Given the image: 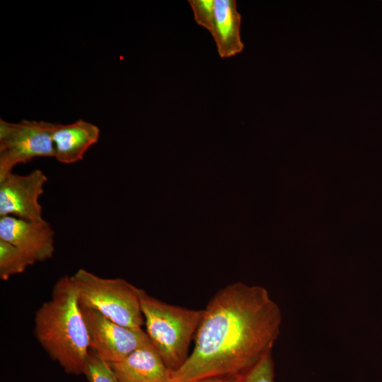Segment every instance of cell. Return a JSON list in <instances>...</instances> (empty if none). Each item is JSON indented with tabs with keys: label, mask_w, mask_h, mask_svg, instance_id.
<instances>
[{
	"label": "cell",
	"mask_w": 382,
	"mask_h": 382,
	"mask_svg": "<svg viewBox=\"0 0 382 382\" xmlns=\"http://www.w3.org/2000/svg\"><path fill=\"white\" fill-rule=\"evenodd\" d=\"M146 332L168 368L174 371L187 360L190 342L200 325L203 310L166 303L139 291Z\"/></svg>",
	"instance_id": "3957f363"
},
{
	"label": "cell",
	"mask_w": 382,
	"mask_h": 382,
	"mask_svg": "<svg viewBox=\"0 0 382 382\" xmlns=\"http://www.w3.org/2000/svg\"><path fill=\"white\" fill-rule=\"evenodd\" d=\"M80 307L88 330L90 350L105 361H120L137 349L152 344L142 328L120 325L95 311Z\"/></svg>",
	"instance_id": "8992f818"
},
{
	"label": "cell",
	"mask_w": 382,
	"mask_h": 382,
	"mask_svg": "<svg viewBox=\"0 0 382 382\" xmlns=\"http://www.w3.org/2000/svg\"><path fill=\"white\" fill-rule=\"evenodd\" d=\"M54 125L45 121L9 122L0 119V179L13 173L18 164L39 157L54 158Z\"/></svg>",
	"instance_id": "5b68a950"
},
{
	"label": "cell",
	"mask_w": 382,
	"mask_h": 382,
	"mask_svg": "<svg viewBox=\"0 0 382 382\" xmlns=\"http://www.w3.org/2000/svg\"><path fill=\"white\" fill-rule=\"evenodd\" d=\"M170 382H179V381H173V380H172Z\"/></svg>",
	"instance_id": "2e32d148"
},
{
	"label": "cell",
	"mask_w": 382,
	"mask_h": 382,
	"mask_svg": "<svg viewBox=\"0 0 382 382\" xmlns=\"http://www.w3.org/2000/svg\"><path fill=\"white\" fill-rule=\"evenodd\" d=\"M33 265L20 250L11 243L0 239V278L8 280L11 276L20 274Z\"/></svg>",
	"instance_id": "7c38bea8"
},
{
	"label": "cell",
	"mask_w": 382,
	"mask_h": 382,
	"mask_svg": "<svg viewBox=\"0 0 382 382\" xmlns=\"http://www.w3.org/2000/svg\"><path fill=\"white\" fill-rule=\"evenodd\" d=\"M241 379L227 378H212L202 380L197 382H241Z\"/></svg>",
	"instance_id": "9a60e30c"
},
{
	"label": "cell",
	"mask_w": 382,
	"mask_h": 382,
	"mask_svg": "<svg viewBox=\"0 0 382 382\" xmlns=\"http://www.w3.org/2000/svg\"><path fill=\"white\" fill-rule=\"evenodd\" d=\"M195 22L212 34L221 58L243 50L240 28L241 16L235 0H189Z\"/></svg>",
	"instance_id": "52a82bcc"
},
{
	"label": "cell",
	"mask_w": 382,
	"mask_h": 382,
	"mask_svg": "<svg viewBox=\"0 0 382 382\" xmlns=\"http://www.w3.org/2000/svg\"><path fill=\"white\" fill-rule=\"evenodd\" d=\"M282 311L269 292L242 282L218 291L207 303L192 353L172 380L241 379L280 334Z\"/></svg>",
	"instance_id": "6da1fadb"
},
{
	"label": "cell",
	"mask_w": 382,
	"mask_h": 382,
	"mask_svg": "<svg viewBox=\"0 0 382 382\" xmlns=\"http://www.w3.org/2000/svg\"><path fill=\"white\" fill-rule=\"evenodd\" d=\"M55 232L47 221H33L13 216L0 217V239L14 245L33 264L52 257Z\"/></svg>",
	"instance_id": "9c48e42d"
},
{
	"label": "cell",
	"mask_w": 382,
	"mask_h": 382,
	"mask_svg": "<svg viewBox=\"0 0 382 382\" xmlns=\"http://www.w3.org/2000/svg\"><path fill=\"white\" fill-rule=\"evenodd\" d=\"M99 137V127L82 119L65 125L54 123L52 134L54 158L64 164L77 163Z\"/></svg>",
	"instance_id": "30bf717a"
},
{
	"label": "cell",
	"mask_w": 382,
	"mask_h": 382,
	"mask_svg": "<svg viewBox=\"0 0 382 382\" xmlns=\"http://www.w3.org/2000/svg\"><path fill=\"white\" fill-rule=\"evenodd\" d=\"M35 335L49 356L70 374L86 373L88 330L71 277L59 279L51 299L35 312Z\"/></svg>",
	"instance_id": "7a4b0ae2"
},
{
	"label": "cell",
	"mask_w": 382,
	"mask_h": 382,
	"mask_svg": "<svg viewBox=\"0 0 382 382\" xmlns=\"http://www.w3.org/2000/svg\"><path fill=\"white\" fill-rule=\"evenodd\" d=\"M48 178L35 169L26 175L9 173L0 179V217L13 216L33 221H45L39 198Z\"/></svg>",
	"instance_id": "ba28073f"
},
{
	"label": "cell",
	"mask_w": 382,
	"mask_h": 382,
	"mask_svg": "<svg viewBox=\"0 0 382 382\" xmlns=\"http://www.w3.org/2000/svg\"><path fill=\"white\" fill-rule=\"evenodd\" d=\"M109 364L117 382L172 381V371L152 344L137 349L120 361Z\"/></svg>",
	"instance_id": "8fae6325"
},
{
	"label": "cell",
	"mask_w": 382,
	"mask_h": 382,
	"mask_svg": "<svg viewBox=\"0 0 382 382\" xmlns=\"http://www.w3.org/2000/svg\"><path fill=\"white\" fill-rule=\"evenodd\" d=\"M274 362L269 352L246 372L241 382H274Z\"/></svg>",
	"instance_id": "5bb4252c"
},
{
	"label": "cell",
	"mask_w": 382,
	"mask_h": 382,
	"mask_svg": "<svg viewBox=\"0 0 382 382\" xmlns=\"http://www.w3.org/2000/svg\"><path fill=\"white\" fill-rule=\"evenodd\" d=\"M71 277L80 306L95 311L125 327L144 325L140 289L122 278H103L84 269Z\"/></svg>",
	"instance_id": "277c9868"
},
{
	"label": "cell",
	"mask_w": 382,
	"mask_h": 382,
	"mask_svg": "<svg viewBox=\"0 0 382 382\" xmlns=\"http://www.w3.org/2000/svg\"><path fill=\"white\" fill-rule=\"evenodd\" d=\"M85 375L89 382H117L108 362L90 350Z\"/></svg>",
	"instance_id": "4fadbf2b"
}]
</instances>
